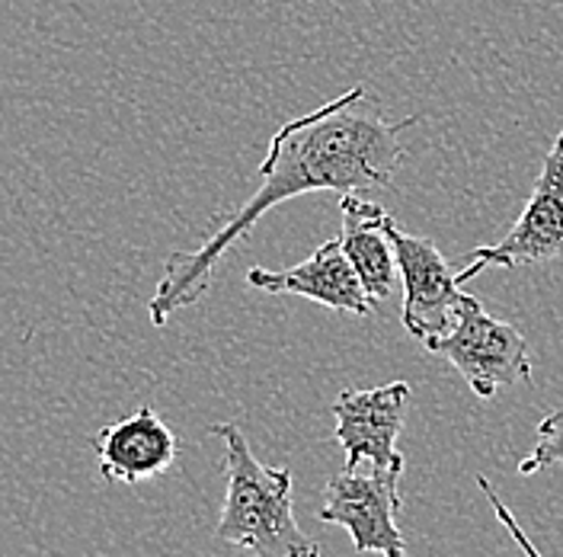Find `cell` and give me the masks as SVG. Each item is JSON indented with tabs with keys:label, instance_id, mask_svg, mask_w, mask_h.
I'll return each mask as SVG.
<instances>
[{
	"label": "cell",
	"instance_id": "cell-1",
	"mask_svg": "<svg viewBox=\"0 0 563 557\" xmlns=\"http://www.w3.org/2000/svg\"><path fill=\"white\" fill-rule=\"evenodd\" d=\"M417 122L420 116L387 119L382 100L365 84H355L314 112L288 119L269 141L253 196L241 209L224 215L202 247L167 256L147 302L151 324L164 327L176 312L202 302L224 253L282 203L308 193L362 196L368 189H387L404 161L400 135Z\"/></svg>",
	"mask_w": 563,
	"mask_h": 557
},
{
	"label": "cell",
	"instance_id": "cell-2",
	"mask_svg": "<svg viewBox=\"0 0 563 557\" xmlns=\"http://www.w3.org/2000/svg\"><path fill=\"white\" fill-rule=\"evenodd\" d=\"M224 446V506L214 535L253 557H320V545L295 520V478L288 468L263 465L234 419L214 423Z\"/></svg>",
	"mask_w": 563,
	"mask_h": 557
},
{
	"label": "cell",
	"instance_id": "cell-3",
	"mask_svg": "<svg viewBox=\"0 0 563 557\" xmlns=\"http://www.w3.org/2000/svg\"><path fill=\"white\" fill-rule=\"evenodd\" d=\"M422 347L449 359L481 401H493L503 387L512 384H531L526 337L467 292L461 298L455 324L445 334L429 337Z\"/></svg>",
	"mask_w": 563,
	"mask_h": 557
},
{
	"label": "cell",
	"instance_id": "cell-4",
	"mask_svg": "<svg viewBox=\"0 0 563 557\" xmlns=\"http://www.w3.org/2000/svg\"><path fill=\"white\" fill-rule=\"evenodd\" d=\"M400 478L404 465L358 471L343 468L323 484V506L317 520L346 528L358 555L407 557V538L400 535Z\"/></svg>",
	"mask_w": 563,
	"mask_h": 557
},
{
	"label": "cell",
	"instance_id": "cell-5",
	"mask_svg": "<svg viewBox=\"0 0 563 557\" xmlns=\"http://www.w3.org/2000/svg\"><path fill=\"white\" fill-rule=\"evenodd\" d=\"M563 256V132L554 139L541 174L534 179L519 221L493 244L467 253V266L457 270L461 285L484 270H516L538 266Z\"/></svg>",
	"mask_w": 563,
	"mask_h": 557
},
{
	"label": "cell",
	"instance_id": "cell-6",
	"mask_svg": "<svg viewBox=\"0 0 563 557\" xmlns=\"http://www.w3.org/2000/svg\"><path fill=\"white\" fill-rule=\"evenodd\" d=\"M387 234L397 253V270L404 282L400 320L410 337L426 343L429 337H439L455 324V314L464 298L461 278L445 260V253L429 238L404 231L394 218L387 225Z\"/></svg>",
	"mask_w": 563,
	"mask_h": 557
},
{
	"label": "cell",
	"instance_id": "cell-7",
	"mask_svg": "<svg viewBox=\"0 0 563 557\" xmlns=\"http://www.w3.org/2000/svg\"><path fill=\"white\" fill-rule=\"evenodd\" d=\"M407 404H410L407 382H390L368 391H343L333 404V417H336L333 439L346 455L343 468H358L362 461L378 468L404 465L397 439L404 433Z\"/></svg>",
	"mask_w": 563,
	"mask_h": 557
},
{
	"label": "cell",
	"instance_id": "cell-8",
	"mask_svg": "<svg viewBox=\"0 0 563 557\" xmlns=\"http://www.w3.org/2000/svg\"><path fill=\"white\" fill-rule=\"evenodd\" d=\"M246 282L260 292H269V295L311 298L330 312L355 314V317H368L375 312V298L365 292L350 256L340 247V238L323 241L308 260H301L298 266H288V270L253 266L246 273Z\"/></svg>",
	"mask_w": 563,
	"mask_h": 557
},
{
	"label": "cell",
	"instance_id": "cell-9",
	"mask_svg": "<svg viewBox=\"0 0 563 557\" xmlns=\"http://www.w3.org/2000/svg\"><path fill=\"white\" fill-rule=\"evenodd\" d=\"M93 452L106 481L141 484L161 478L174 465L179 443L174 429L151 407H139L129 417L106 423L93 436Z\"/></svg>",
	"mask_w": 563,
	"mask_h": 557
},
{
	"label": "cell",
	"instance_id": "cell-10",
	"mask_svg": "<svg viewBox=\"0 0 563 557\" xmlns=\"http://www.w3.org/2000/svg\"><path fill=\"white\" fill-rule=\"evenodd\" d=\"M340 247L350 256L355 273L362 278L365 292L375 302H385L397 288V253L390 244L387 225H390V211L385 206H375L362 196H340Z\"/></svg>",
	"mask_w": 563,
	"mask_h": 557
},
{
	"label": "cell",
	"instance_id": "cell-11",
	"mask_svg": "<svg viewBox=\"0 0 563 557\" xmlns=\"http://www.w3.org/2000/svg\"><path fill=\"white\" fill-rule=\"evenodd\" d=\"M563 465V407L551 411L534 429V449L519 461V474H538L544 468Z\"/></svg>",
	"mask_w": 563,
	"mask_h": 557
},
{
	"label": "cell",
	"instance_id": "cell-12",
	"mask_svg": "<svg viewBox=\"0 0 563 557\" xmlns=\"http://www.w3.org/2000/svg\"><path fill=\"white\" fill-rule=\"evenodd\" d=\"M477 490H481V493L487 496V503H490L493 516H496V520L503 523V528H506V532L512 535V542H516V545L522 548V555H526V557H541V551L534 548V542H531V538H528V535H526V528L516 523L512 510H509V506L503 503V496H499V493L493 490V484H490V481H487V478H477Z\"/></svg>",
	"mask_w": 563,
	"mask_h": 557
}]
</instances>
